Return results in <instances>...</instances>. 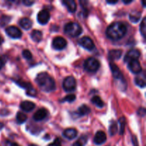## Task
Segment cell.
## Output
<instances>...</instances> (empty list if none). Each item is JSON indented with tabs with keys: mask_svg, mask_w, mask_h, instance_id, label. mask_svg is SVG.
<instances>
[{
	"mask_svg": "<svg viewBox=\"0 0 146 146\" xmlns=\"http://www.w3.org/2000/svg\"><path fill=\"white\" fill-rule=\"evenodd\" d=\"M27 119V116L21 112H18L17 114V121L18 123H24Z\"/></svg>",
	"mask_w": 146,
	"mask_h": 146,
	"instance_id": "cell-26",
	"label": "cell"
},
{
	"mask_svg": "<svg viewBox=\"0 0 146 146\" xmlns=\"http://www.w3.org/2000/svg\"><path fill=\"white\" fill-rule=\"evenodd\" d=\"M123 1L125 4H130V3H131L133 1V0H129V1H126V0H123Z\"/></svg>",
	"mask_w": 146,
	"mask_h": 146,
	"instance_id": "cell-36",
	"label": "cell"
},
{
	"mask_svg": "<svg viewBox=\"0 0 146 146\" xmlns=\"http://www.w3.org/2000/svg\"><path fill=\"white\" fill-rule=\"evenodd\" d=\"M19 25L22 27L24 29L28 30L29 29L31 28L32 27V21L30 19L27 18V17H24L20 19L19 21Z\"/></svg>",
	"mask_w": 146,
	"mask_h": 146,
	"instance_id": "cell-19",
	"label": "cell"
},
{
	"mask_svg": "<svg viewBox=\"0 0 146 146\" xmlns=\"http://www.w3.org/2000/svg\"><path fill=\"white\" fill-rule=\"evenodd\" d=\"M52 45L55 49L61 50L66 46L67 42L65 38H63V37L56 36L53 40Z\"/></svg>",
	"mask_w": 146,
	"mask_h": 146,
	"instance_id": "cell-7",
	"label": "cell"
},
{
	"mask_svg": "<svg viewBox=\"0 0 146 146\" xmlns=\"http://www.w3.org/2000/svg\"><path fill=\"white\" fill-rule=\"evenodd\" d=\"M117 132H118V124H117L116 122L113 121L109 127L110 135H114L115 134H116Z\"/></svg>",
	"mask_w": 146,
	"mask_h": 146,
	"instance_id": "cell-25",
	"label": "cell"
},
{
	"mask_svg": "<svg viewBox=\"0 0 146 146\" xmlns=\"http://www.w3.org/2000/svg\"><path fill=\"white\" fill-rule=\"evenodd\" d=\"M23 3H24L26 6H28V7H29V6L32 5V4H34V1H30V0H24V1H23Z\"/></svg>",
	"mask_w": 146,
	"mask_h": 146,
	"instance_id": "cell-32",
	"label": "cell"
},
{
	"mask_svg": "<svg viewBox=\"0 0 146 146\" xmlns=\"http://www.w3.org/2000/svg\"><path fill=\"white\" fill-rule=\"evenodd\" d=\"M48 115V111L45 108H40L34 115V120L36 121H41L44 120Z\"/></svg>",
	"mask_w": 146,
	"mask_h": 146,
	"instance_id": "cell-14",
	"label": "cell"
},
{
	"mask_svg": "<svg viewBox=\"0 0 146 146\" xmlns=\"http://www.w3.org/2000/svg\"><path fill=\"white\" fill-rule=\"evenodd\" d=\"M91 111V109L89 108V107L87 106L86 105H82L78 108V113L80 115H86Z\"/></svg>",
	"mask_w": 146,
	"mask_h": 146,
	"instance_id": "cell-23",
	"label": "cell"
},
{
	"mask_svg": "<svg viewBox=\"0 0 146 146\" xmlns=\"http://www.w3.org/2000/svg\"><path fill=\"white\" fill-rule=\"evenodd\" d=\"M107 2H108V4H116V3L118 2V1H117V0H115V1H109V0H108V1H107Z\"/></svg>",
	"mask_w": 146,
	"mask_h": 146,
	"instance_id": "cell-34",
	"label": "cell"
},
{
	"mask_svg": "<svg viewBox=\"0 0 146 146\" xmlns=\"http://www.w3.org/2000/svg\"><path fill=\"white\" fill-rule=\"evenodd\" d=\"M122 56V51L121 50H118V49H113L111 50L108 53V58L110 60H118Z\"/></svg>",
	"mask_w": 146,
	"mask_h": 146,
	"instance_id": "cell-18",
	"label": "cell"
},
{
	"mask_svg": "<svg viewBox=\"0 0 146 146\" xmlns=\"http://www.w3.org/2000/svg\"><path fill=\"white\" fill-rule=\"evenodd\" d=\"M62 3L70 12H75L76 10V4L74 0H63Z\"/></svg>",
	"mask_w": 146,
	"mask_h": 146,
	"instance_id": "cell-17",
	"label": "cell"
},
{
	"mask_svg": "<svg viewBox=\"0 0 146 146\" xmlns=\"http://www.w3.org/2000/svg\"><path fill=\"white\" fill-rule=\"evenodd\" d=\"M2 127H3V124L0 123V129H1V128H2Z\"/></svg>",
	"mask_w": 146,
	"mask_h": 146,
	"instance_id": "cell-40",
	"label": "cell"
},
{
	"mask_svg": "<svg viewBox=\"0 0 146 146\" xmlns=\"http://www.w3.org/2000/svg\"><path fill=\"white\" fill-rule=\"evenodd\" d=\"M20 108L26 112H30L35 108V104L29 101H23L20 105Z\"/></svg>",
	"mask_w": 146,
	"mask_h": 146,
	"instance_id": "cell-15",
	"label": "cell"
},
{
	"mask_svg": "<svg viewBox=\"0 0 146 146\" xmlns=\"http://www.w3.org/2000/svg\"><path fill=\"white\" fill-rule=\"evenodd\" d=\"M140 56H141V52L139 51V50L135 49V48L131 49L125 54L124 61H125V62L128 63L131 61H133V60H138Z\"/></svg>",
	"mask_w": 146,
	"mask_h": 146,
	"instance_id": "cell-8",
	"label": "cell"
},
{
	"mask_svg": "<svg viewBox=\"0 0 146 146\" xmlns=\"http://www.w3.org/2000/svg\"><path fill=\"white\" fill-rule=\"evenodd\" d=\"M110 67H111V71H112L113 76L114 78L116 80H120V81H124V78L122 74H121V71H120L119 68L115 64H114L113 63H111L110 64Z\"/></svg>",
	"mask_w": 146,
	"mask_h": 146,
	"instance_id": "cell-12",
	"label": "cell"
},
{
	"mask_svg": "<svg viewBox=\"0 0 146 146\" xmlns=\"http://www.w3.org/2000/svg\"><path fill=\"white\" fill-rule=\"evenodd\" d=\"M78 43L81 46L84 47L86 49L89 50V51L93 50L94 48V47H95L94 41H92V39L91 38H89L88 36H84L82 38H81L78 40Z\"/></svg>",
	"mask_w": 146,
	"mask_h": 146,
	"instance_id": "cell-6",
	"label": "cell"
},
{
	"mask_svg": "<svg viewBox=\"0 0 146 146\" xmlns=\"http://www.w3.org/2000/svg\"><path fill=\"white\" fill-rule=\"evenodd\" d=\"M48 146H61V141L58 138H56L52 143L49 144Z\"/></svg>",
	"mask_w": 146,
	"mask_h": 146,
	"instance_id": "cell-31",
	"label": "cell"
},
{
	"mask_svg": "<svg viewBox=\"0 0 146 146\" xmlns=\"http://www.w3.org/2000/svg\"><path fill=\"white\" fill-rule=\"evenodd\" d=\"M91 101H92L93 104H95V105L96 106H98V108H102L104 106V101H103L102 99H101L99 96H96L93 97L92 99H91Z\"/></svg>",
	"mask_w": 146,
	"mask_h": 146,
	"instance_id": "cell-24",
	"label": "cell"
},
{
	"mask_svg": "<svg viewBox=\"0 0 146 146\" xmlns=\"http://www.w3.org/2000/svg\"><path fill=\"white\" fill-rule=\"evenodd\" d=\"M4 61H3V60L0 58V70H1V68H2V66H4Z\"/></svg>",
	"mask_w": 146,
	"mask_h": 146,
	"instance_id": "cell-35",
	"label": "cell"
},
{
	"mask_svg": "<svg viewBox=\"0 0 146 146\" xmlns=\"http://www.w3.org/2000/svg\"><path fill=\"white\" fill-rule=\"evenodd\" d=\"M77 134H78V132H77L75 128H67L64 131V137L69 140H72L75 138L77 136Z\"/></svg>",
	"mask_w": 146,
	"mask_h": 146,
	"instance_id": "cell-16",
	"label": "cell"
},
{
	"mask_svg": "<svg viewBox=\"0 0 146 146\" xmlns=\"http://www.w3.org/2000/svg\"><path fill=\"white\" fill-rule=\"evenodd\" d=\"M141 17V13L138 11H131V14H129V18L132 22L136 23L140 20Z\"/></svg>",
	"mask_w": 146,
	"mask_h": 146,
	"instance_id": "cell-20",
	"label": "cell"
},
{
	"mask_svg": "<svg viewBox=\"0 0 146 146\" xmlns=\"http://www.w3.org/2000/svg\"><path fill=\"white\" fill-rule=\"evenodd\" d=\"M50 19V14L47 10L42 9L37 15V21L41 24H46Z\"/></svg>",
	"mask_w": 146,
	"mask_h": 146,
	"instance_id": "cell-10",
	"label": "cell"
},
{
	"mask_svg": "<svg viewBox=\"0 0 146 146\" xmlns=\"http://www.w3.org/2000/svg\"><path fill=\"white\" fill-rule=\"evenodd\" d=\"M36 82L41 90L45 92H51L56 88L55 81L47 73H40L36 78Z\"/></svg>",
	"mask_w": 146,
	"mask_h": 146,
	"instance_id": "cell-2",
	"label": "cell"
},
{
	"mask_svg": "<svg viewBox=\"0 0 146 146\" xmlns=\"http://www.w3.org/2000/svg\"><path fill=\"white\" fill-rule=\"evenodd\" d=\"M118 124L120 125V134L122 135L124 133L125 125V118L124 117H121L118 121Z\"/></svg>",
	"mask_w": 146,
	"mask_h": 146,
	"instance_id": "cell-27",
	"label": "cell"
},
{
	"mask_svg": "<svg viewBox=\"0 0 146 146\" xmlns=\"http://www.w3.org/2000/svg\"><path fill=\"white\" fill-rule=\"evenodd\" d=\"M10 146H20L19 144H17V143H11V144H10Z\"/></svg>",
	"mask_w": 146,
	"mask_h": 146,
	"instance_id": "cell-37",
	"label": "cell"
},
{
	"mask_svg": "<svg viewBox=\"0 0 146 146\" xmlns=\"http://www.w3.org/2000/svg\"><path fill=\"white\" fill-rule=\"evenodd\" d=\"M140 31H141V34L143 35V36H145V31H146V18L144 17L141 23V26H140Z\"/></svg>",
	"mask_w": 146,
	"mask_h": 146,
	"instance_id": "cell-28",
	"label": "cell"
},
{
	"mask_svg": "<svg viewBox=\"0 0 146 146\" xmlns=\"http://www.w3.org/2000/svg\"><path fill=\"white\" fill-rule=\"evenodd\" d=\"M22 55L24 58H27V59H28V60L31 59V58H32V54H31V53L30 52L29 50H28V49L24 50V51H23V53H22Z\"/></svg>",
	"mask_w": 146,
	"mask_h": 146,
	"instance_id": "cell-30",
	"label": "cell"
},
{
	"mask_svg": "<svg viewBox=\"0 0 146 146\" xmlns=\"http://www.w3.org/2000/svg\"><path fill=\"white\" fill-rule=\"evenodd\" d=\"M106 135L102 131H98L94 136V141L96 145H101L106 141Z\"/></svg>",
	"mask_w": 146,
	"mask_h": 146,
	"instance_id": "cell-13",
	"label": "cell"
},
{
	"mask_svg": "<svg viewBox=\"0 0 146 146\" xmlns=\"http://www.w3.org/2000/svg\"><path fill=\"white\" fill-rule=\"evenodd\" d=\"M31 37L33 41L36 42H39L42 39V33L38 30H34L31 34Z\"/></svg>",
	"mask_w": 146,
	"mask_h": 146,
	"instance_id": "cell-21",
	"label": "cell"
},
{
	"mask_svg": "<svg viewBox=\"0 0 146 146\" xmlns=\"http://www.w3.org/2000/svg\"><path fill=\"white\" fill-rule=\"evenodd\" d=\"M142 4H143V7H145V1H142Z\"/></svg>",
	"mask_w": 146,
	"mask_h": 146,
	"instance_id": "cell-39",
	"label": "cell"
},
{
	"mask_svg": "<svg viewBox=\"0 0 146 146\" xmlns=\"http://www.w3.org/2000/svg\"><path fill=\"white\" fill-rule=\"evenodd\" d=\"M64 89L67 92L74 91L76 88V81L73 76H68L64 79L63 82Z\"/></svg>",
	"mask_w": 146,
	"mask_h": 146,
	"instance_id": "cell-5",
	"label": "cell"
},
{
	"mask_svg": "<svg viewBox=\"0 0 146 146\" xmlns=\"http://www.w3.org/2000/svg\"><path fill=\"white\" fill-rule=\"evenodd\" d=\"M100 67V62L98 59L90 57L84 62V68L88 72H96Z\"/></svg>",
	"mask_w": 146,
	"mask_h": 146,
	"instance_id": "cell-4",
	"label": "cell"
},
{
	"mask_svg": "<svg viewBox=\"0 0 146 146\" xmlns=\"http://www.w3.org/2000/svg\"><path fill=\"white\" fill-rule=\"evenodd\" d=\"M127 32V27L123 23H112L106 29V35L112 40H119L125 36Z\"/></svg>",
	"mask_w": 146,
	"mask_h": 146,
	"instance_id": "cell-1",
	"label": "cell"
},
{
	"mask_svg": "<svg viewBox=\"0 0 146 146\" xmlns=\"http://www.w3.org/2000/svg\"><path fill=\"white\" fill-rule=\"evenodd\" d=\"M6 33L9 36L13 38H19L21 36V31L14 26H10L6 29Z\"/></svg>",
	"mask_w": 146,
	"mask_h": 146,
	"instance_id": "cell-9",
	"label": "cell"
},
{
	"mask_svg": "<svg viewBox=\"0 0 146 146\" xmlns=\"http://www.w3.org/2000/svg\"><path fill=\"white\" fill-rule=\"evenodd\" d=\"M76 100V96L74 95V94H71V95H68L66 96H65L64 98V99L61 100V101L62 102H64V101H67V102H69V103H71L73 102V101H74Z\"/></svg>",
	"mask_w": 146,
	"mask_h": 146,
	"instance_id": "cell-29",
	"label": "cell"
},
{
	"mask_svg": "<svg viewBox=\"0 0 146 146\" xmlns=\"http://www.w3.org/2000/svg\"><path fill=\"white\" fill-rule=\"evenodd\" d=\"M135 83L138 86L141 87V88H144L145 86V76H143V77H142L141 76H138L136 78H135Z\"/></svg>",
	"mask_w": 146,
	"mask_h": 146,
	"instance_id": "cell-22",
	"label": "cell"
},
{
	"mask_svg": "<svg viewBox=\"0 0 146 146\" xmlns=\"http://www.w3.org/2000/svg\"><path fill=\"white\" fill-rule=\"evenodd\" d=\"M2 41H3L2 38H1V36H0V45H1V43H2Z\"/></svg>",
	"mask_w": 146,
	"mask_h": 146,
	"instance_id": "cell-38",
	"label": "cell"
},
{
	"mask_svg": "<svg viewBox=\"0 0 146 146\" xmlns=\"http://www.w3.org/2000/svg\"><path fill=\"white\" fill-rule=\"evenodd\" d=\"M128 66L131 72L135 74H138L142 71V68L138 60H133L128 62Z\"/></svg>",
	"mask_w": 146,
	"mask_h": 146,
	"instance_id": "cell-11",
	"label": "cell"
},
{
	"mask_svg": "<svg viewBox=\"0 0 146 146\" xmlns=\"http://www.w3.org/2000/svg\"><path fill=\"white\" fill-rule=\"evenodd\" d=\"M72 146H83V145H81V143H79L78 141H76V142H75L73 144Z\"/></svg>",
	"mask_w": 146,
	"mask_h": 146,
	"instance_id": "cell-33",
	"label": "cell"
},
{
	"mask_svg": "<svg viewBox=\"0 0 146 146\" xmlns=\"http://www.w3.org/2000/svg\"><path fill=\"white\" fill-rule=\"evenodd\" d=\"M64 32L70 36L76 37L82 33V28L78 23L69 22L64 27Z\"/></svg>",
	"mask_w": 146,
	"mask_h": 146,
	"instance_id": "cell-3",
	"label": "cell"
}]
</instances>
